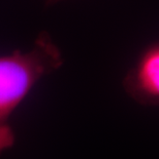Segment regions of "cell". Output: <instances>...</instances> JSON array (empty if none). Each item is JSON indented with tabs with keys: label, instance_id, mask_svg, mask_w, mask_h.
I'll use <instances>...</instances> for the list:
<instances>
[{
	"label": "cell",
	"instance_id": "obj_3",
	"mask_svg": "<svg viewBox=\"0 0 159 159\" xmlns=\"http://www.w3.org/2000/svg\"><path fill=\"white\" fill-rule=\"evenodd\" d=\"M61 1H63V0H42L43 4L46 6H52V5L57 4V3H59Z\"/></svg>",
	"mask_w": 159,
	"mask_h": 159
},
{
	"label": "cell",
	"instance_id": "obj_2",
	"mask_svg": "<svg viewBox=\"0 0 159 159\" xmlns=\"http://www.w3.org/2000/svg\"><path fill=\"white\" fill-rule=\"evenodd\" d=\"M127 96L145 107L159 106V42L146 47L123 79Z\"/></svg>",
	"mask_w": 159,
	"mask_h": 159
},
{
	"label": "cell",
	"instance_id": "obj_1",
	"mask_svg": "<svg viewBox=\"0 0 159 159\" xmlns=\"http://www.w3.org/2000/svg\"><path fill=\"white\" fill-rule=\"evenodd\" d=\"M61 49L47 31L39 32L31 49L0 56V157L16 144L11 125L13 112L38 81L62 67Z\"/></svg>",
	"mask_w": 159,
	"mask_h": 159
}]
</instances>
